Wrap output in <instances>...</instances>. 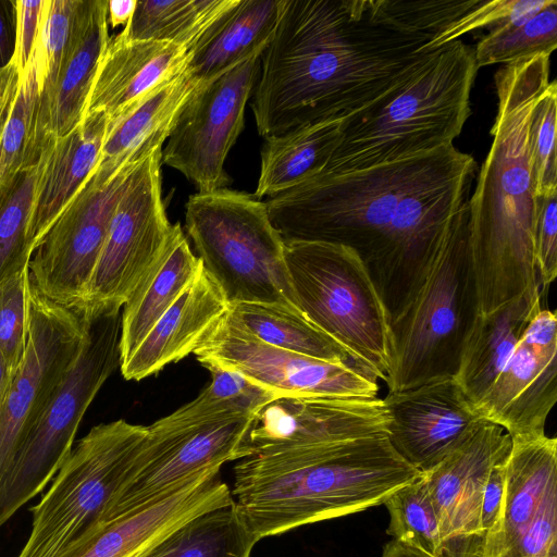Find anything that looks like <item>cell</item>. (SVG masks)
<instances>
[{
    "label": "cell",
    "instance_id": "6da1fadb",
    "mask_svg": "<svg viewBox=\"0 0 557 557\" xmlns=\"http://www.w3.org/2000/svg\"><path fill=\"white\" fill-rule=\"evenodd\" d=\"M476 173L454 144L381 165L320 172L265 201L284 242L350 248L367 267L392 322L411 301Z\"/></svg>",
    "mask_w": 557,
    "mask_h": 557
},
{
    "label": "cell",
    "instance_id": "7a4b0ae2",
    "mask_svg": "<svg viewBox=\"0 0 557 557\" xmlns=\"http://www.w3.org/2000/svg\"><path fill=\"white\" fill-rule=\"evenodd\" d=\"M430 40L391 22L379 0H280L251 101L258 133L345 119L428 60Z\"/></svg>",
    "mask_w": 557,
    "mask_h": 557
},
{
    "label": "cell",
    "instance_id": "3957f363",
    "mask_svg": "<svg viewBox=\"0 0 557 557\" xmlns=\"http://www.w3.org/2000/svg\"><path fill=\"white\" fill-rule=\"evenodd\" d=\"M549 70L550 54H536L503 65L494 75L498 108L492 145L468 200L479 314L542 293L534 257L539 197L529 129L533 110L550 82Z\"/></svg>",
    "mask_w": 557,
    "mask_h": 557
},
{
    "label": "cell",
    "instance_id": "277c9868",
    "mask_svg": "<svg viewBox=\"0 0 557 557\" xmlns=\"http://www.w3.org/2000/svg\"><path fill=\"white\" fill-rule=\"evenodd\" d=\"M420 474L387 437L364 438L243 458L231 493L260 541L381 505Z\"/></svg>",
    "mask_w": 557,
    "mask_h": 557
},
{
    "label": "cell",
    "instance_id": "5b68a950",
    "mask_svg": "<svg viewBox=\"0 0 557 557\" xmlns=\"http://www.w3.org/2000/svg\"><path fill=\"white\" fill-rule=\"evenodd\" d=\"M474 47L460 39L437 50L403 81L342 120L322 172L368 169L454 144L471 114Z\"/></svg>",
    "mask_w": 557,
    "mask_h": 557
},
{
    "label": "cell",
    "instance_id": "8992f818",
    "mask_svg": "<svg viewBox=\"0 0 557 557\" xmlns=\"http://www.w3.org/2000/svg\"><path fill=\"white\" fill-rule=\"evenodd\" d=\"M476 314L467 202L453 218L411 301L392 322L388 392L455 376Z\"/></svg>",
    "mask_w": 557,
    "mask_h": 557
},
{
    "label": "cell",
    "instance_id": "52a82bcc",
    "mask_svg": "<svg viewBox=\"0 0 557 557\" xmlns=\"http://www.w3.org/2000/svg\"><path fill=\"white\" fill-rule=\"evenodd\" d=\"M284 259L299 310L356 367L385 382L392 320L362 260L348 247L322 242H284Z\"/></svg>",
    "mask_w": 557,
    "mask_h": 557
},
{
    "label": "cell",
    "instance_id": "ba28073f",
    "mask_svg": "<svg viewBox=\"0 0 557 557\" xmlns=\"http://www.w3.org/2000/svg\"><path fill=\"white\" fill-rule=\"evenodd\" d=\"M185 222L206 270L228 305L276 304L299 310L284 259V240L265 201L222 188L189 196ZM300 311V310H299Z\"/></svg>",
    "mask_w": 557,
    "mask_h": 557
},
{
    "label": "cell",
    "instance_id": "9c48e42d",
    "mask_svg": "<svg viewBox=\"0 0 557 557\" xmlns=\"http://www.w3.org/2000/svg\"><path fill=\"white\" fill-rule=\"evenodd\" d=\"M122 308L86 312L83 348L0 475V528L50 484L91 401L120 367Z\"/></svg>",
    "mask_w": 557,
    "mask_h": 557
},
{
    "label": "cell",
    "instance_id": "30bf717a",
    "mask_svg": "<svg viewBox=\"0 0 557 557\" xmlns=\"http://www.w3.org/2000/svg\"><path fill=\"white\" fill-rule=\"evenodd\" d=\"M148 433V426L123 419L91 428L30 507V531L16 557H54L98 524L122 490Z\"/></svg>",
    "mask_w": 557,
    "mask_h": 557
},
{
    "label": "cell",
    "instance_id": "8fae6325",
    "mask_svg": "<svg viewBox=\"0 0 557 557\" xmlns=\"http://www.w3.org/2000/svg\"><path fill=\"white\" fill-rule=\"evenodd\" d=\"M140 160L98 162L35 248L29 277L49 299L81 308L115 207Z\"/></svg>",
    "mask_w": 557,
    "mask_h": 557
},
{
    "label": "cell",
    "instance_id": "7c38bea8",
    "mask_svg": "<svg viewBox=\"0 0 557 557\" xmlns=\"http://www.w3.org/2000/svg\"><path fill=\"white\" fill-rule=\"evenodd\" d=\"M88 315L45 296L28 283V332L23 360L0 413V475L75 363Z\"/></svg>",
    "mask_w": 557,
    "mask_h": 557
},
{
    "label": "cell",
    "instance_id": "4fadbf2b",
    "mask_svg": "<svg viewBox=\"0 0 557 557\" xmlns=\"http://www.w3.org/2000/svg\"><path fill=\"white\" fill-rule=\"evenodd\" d=\"M162 148L141 159L129 176L85 290V312L122 308L168 242L173 224L162 199Z\"/></svg>",
    "mask_w": 557,
    "mask_h": 557
},
{
    "label": "cell",
    "instance_id": "5bb4252c",
    "mask_svg": "<svg viewBox=\"0 0 557 557\" xmlns=\"http://www.w3.org/2000/svg\"><path fill=\"white\" fill-rule=\"evenodd\" d=\"M257 53L219 76L200 82L180 110L162 162L193 182L199 193L227 188L225 159L244 128L245 108L257 84Z\"/></svg>",
    "mask_w": 557,
    "mask_h": 557
},
{
    "label": "cell",
    "instance_id": "9a60e30c",
    "mask_svg": "<svg viewBox=\"0 0 557 557\" xmlns=\"http://www.w3.org/2000/svg\"><path fill=\"white\" fill-rule=\"evenodd\" d=\"M256 417L170 430L148 426L147 440L102 521L152 504L194 479L253 454Z\"/></svg>",
    "mask_w": 557,
    "mask_h": 557
},
{
    "label": "cell",
    "instance_id": "2e32d148",
    "mask_svg": "<svg viewBox=\"0 0 557 557\" xmlns=\"http://www.w3.org/2000/svg\"><path fill=\"white\" fill-rule=\"evenodd\" d=\"M194 355L205 368L237 371L281 397L376 398L377 380L354 363L330 362L264 344L225 313Z\"/></svg>",
    "mask_w": 557,
    "mask_h": 557
},
{
    "label": "cell",
    "instance_id": "e0dca14e",
    "mask_svg": "<svg viewBox=\"0 0 557 557\" xmlns=\"http://www.w3.org/2000/svg\"><path fill=\"white\" fill-rule=\"evenodd\" d=\"M483 557H557L556 437H511L502 511Z\"/></svg>",
    "mask_w": 557,
    "mask_h": 557
},
{
    "label": "cell",
    "instance_id": "ac0fdd59",
    "mask_svg": "<svg viewBox=\"0 0 557 557\" xmlns=\"http://www.w3.org/2000/svg\"><path fill=\"white\" fill-rule=\"evenodd\" d=\"M511 436L483 420L430 471L422 473L442 536V557H483L480 511L491 469L506 458Z\"/></svg>",
    "mask_w": 557,
    "mask_h": 557
},
{
    "label": "cell",
    "instance_id": "d6986e66",
    "mask_svg": "<svg viewBox=\"0 0 557 557\" xmlns=\"http://www.w3.org/2000/svg\"><path fill=\"white\" fill-rule=\"evenodd\" d=\"M557 400V318L542 308L529 321L503 369L475 407L511 437L545 433Z\"/></svg>",
    "mask_w": 557,
    "mask_h": 557
},
{
    "label": "cell",
    "instance_id": "ffe728a7",
    "mask_svg": "<svg viewBox=\"0 0 557 557\" xmlns=\"http://www.w3.org/2000/svg\"><path fill=\"white\" fill-rule=\"evenodd\" d=\"M388 423L379 397H280L257 413L249 441L253 454H269L387 437Z\"/></svg>",
    "mask_w": 557,
    "mask_h": 557
},
{
    "label": "cell",
    "instance_id": "44dd1931",
    "mask_svg": "<svg viewBox=\"0 0 557 557\" xmlns=\"http://www.w3.org/2000/svg\"><path fill=\"white\" fill-rule=\"evenodd\" d=\"M383 400L389 414L391 445L421 473L440 463L484 420L455 376L388 392Z\"/></svg>",
    "mask_w": 557,
    "mask_h": 557
},
{
    "label": "cell",
    "instance_id": "7402d4cb",
    "mask_svg": "<svg viewBox=\"0 0 557 557\" xmlns=\"http://www.w3.org/2000/svg\"><path fill=\"white\" fill-rule=\"evenodd\" d=\"M220 470L152 504L99 522L54 557H141L190 518L234 500Z\"/></svg>",
    "mask_w": 557,
    "mask_h": 557
},
{
    "label": "cell",
    "instance_id": "603a6c76",
    "mask_svg": "<svg viewBox=\"0 0 557 557\" xmlns=\"http://www.w3.org/2000/svg\"><path fill=\"white\" fill-rule=\"evenodd\" d=\"M109 39L108 0H86L55 82L48 94L39 97L28 149L29 164L81 124Z\"/></svg>",
    "mask_w": 557,
    "mask_h": 557
},
{
    "label": "cell",
    "instance_id": "cb8c5ba5",
    "mask_svg": "<svg viewBox=\"0 0 557 557\" xmlns=\"http://www.w3.org/2000/svg\"><path fill=\"white\" fill-rule=\"evenodd\" d=\"M187 49L163 41L133 40L121 30L110 37L99 61L85 114L103 112L108 124L128 113L178 75Z\"/></svg>",
    "mask_w": 557,
    "mask_h": 557
},
{
    "label": "cell",
    "instance_id": "d4e9b609",
    "mask_svg": "<svg viewBox=\"0 0 557 557\" xmlns=\"http://www.w3.org/2000/svg\"><path fill=\"white\" fill-rule=\"evenodd\" d=\"M227 310L222 288L200 260L189 285L120 363L122 375L140 381L194 354Z\"/></svg>",
    "mask_w": 557,
    "mask_h": 557
},
{
    "label": "cell",
    "instance_id": "484cf974",
    "mask_svg": "<svg viewBox=\"0 0 557 557\" xmlns=\"http://www.w3.org/2000/svg\"><path fill=\"white\" fill-rule=\"evenodd\" d=\"M107 128L103 112L87 113L75 129L54 143L29 223L34 250L98 164Z\"/></svg>",
    "mask_w": 557,
    "mask_h": 557
},
{
    "label": "cell",
    "instance_id": "4316f807",
    "mask_svg": "<svg viewBox=\"0 0 557 557\" xmlns=\"http://www.w3.org/2000/svg\"><path fill=\"white\" fill-rule=\"evenodd\" d=\"M543 295H525L490 313L475 315L455 375L474 410L496 380L529 321L543 308Z\"/></svg>",
    "mask_w": 557,
    "mask_h": 557
},
{
    "label": "cell",
    "instance_id": "83f0119b",
    "mask_svg": "<svg viewBox=\"0 0 557 557\" xmlns=\"http://www.w3.org/2000/svg\"><path fill=\"white\" fill-rule=\"evenodd\" d=\"M199 264L181 224H173L163 250L122 307L120 363L189 285Z\"/></svg>",
    "mask_w": 557,
    "mask_h": 557
},
{
    "label": "cell",
    "instance_id": "f1b7e54d",
    "mask_svg": "<svg viewBox=\"0 0 557 557\" xmlns=\"http://www.w3.org/2000/svg\"><path fill=\"white\" fill-rule=\"evenodd\" d=\"M280 0H235L188 50L186 69L199 82L210 81L269 45Z\"/></svg>",
    "mask_w": 557,
    "mask_h": 557
},
{
    "label": "cell",
    "instance_id": "f546056e",
    "mask_svg": "<svg viewBox=\"0 0 557 557\" xmlns=\"http://www.w3.org/2000/svg\"><path fill=\"white\" fill-rule=\"evenodd\" d=\"M199 83L185 67L124 116L108 124L99 162L122 165L163 147L180 110Z\"/></svg>",
    "mask_w": 557,
    "mask_h": 557
},
{
    "label": "cell",
    "instance_id": "4dcf8cb0",
    "mask_svg": "<svg viewBox=\"0 0 557 557\" xmlns=\"http://www.w3.org/2000/svg\"><path fill=\"white\" fill-rule=\"evenodd\" d=\"M341 122L329 120L264 137L253 195L271 198L322 172L338 141Z\"/></svg>",
    "mask_w": 557,
    "mask_h": 557
},
{
    "label": "cell",
    "instance_id": "1f68e13d",
    "mask_svg": "<svg viewBox=\"0 0 557 557\" xmlns=\"http://www.w3.org/2000/svg\"><path fill=\"white\" fill-rule=\"evenodd\" d=\"M228 319L260 342L311 358L352 363L347 351L295 309L276 304L228 305Z\"/></svg>",
    "mask_w": 557,
    "mask_h": 557
},
{
    "label": "cell",
    "instance_id": "d6a6232c",
    "mask_svg": "<svg viewBox=\"0 0 557 557\" xmlns=\"http://www.w3.org/2000/svg\"><path fill=\"white\" fill-rule=\"evenodd\" d=\"M258 542L233 500L190 518L141 557H250Z\"/></svg>",
    "mask_w": 557,
    "mask_h": 557
},
{
    "label": "cell",
    "instance_id": "836d02e7",
    "mask_svg": "<svg viewBox=\"0 0 557 557\" xmlns=\"http://www.w3.org/2000/svg\"><path fill=\"white\" fill-rule=\"evenodd\" d=\"M207 369L211 380L200 394L149 425L150 429L170 430L233 418L256 417L268 404L281 397L237 371L213 366Z\"/></svg>",
    "mask_w": 557,
    "mask_h": 557
},
{
    "label": "cell",
    "instance_id": "e575fe53",
    "mask_svg": "<svg viewBox=\"0 0 557 557\" xmlns=\"http://www.w3.org/2000/svg\"><path fill=\"white\" fill-rule=\"evenodd\" d=\"M235 0H137L131 21L123 27L133 40L173 44L187 49Z\"/></svg>",
    "mask_w": 557,
    "mask_h": 557
},
{
    "label": "cell",
    "instance_id": "d590c367",
    "mask_svg": "<svg viewBox=\"0 0 557 557\" xmlns=\"http://www.w3.org/2000/svg\"><path fill=\"white\" fill-rule=\"evenodd\" d=\"M53 145L0 186V282L28 269L34 252L29 223Z\"/></svg>",
    "mask_w": 557,
    "mask_h": 557
},
{
    "label": "cell",
    "instance_id": "8d00e7d4",
    "mask_svg": "<svg viewBox=\"0 0 557 557\" xmlns=\"http://www.w3.org/2000/svg\"><path fill=\"white\" fill-rule=\"evenodd\" d=\"M557 47V1L537 12L508 22L483 36L474 47L476 67L510 64L536 54H552Z\"/></svg>",
    "mask_w": 557,
    "mask_h": 557
},
{
    "label": "cell",
    "instance_id": "74e56055",
    "mask_svg": "<svg viewBox=\"0 0 557 557\" xmlns=\"http://www.w3.org/2000/svg\"><path fill=\"white\" fill-rule=\"evenodd\" d=\"M383 504L389 516L386 533L393 540L442 557L440 524L422 473Z\"/></svg>",
    "mask_w": 557,
    "mask_h": 557
},
{
    "label": "cell",
    "instance_id": "f35d334b",
    "mask_svg": "<svg viewBox=\"0 0 557 557\" xmlns=\"http://www.w3.org/2000/svg\"><path fill=\"white\" fill-rule=\"evenodd\" d=\"M39 94L37 60L33 51L26 69L20 74L16 92L0 126V186L30 165L28 149Z\"/></svg>",
    "mask_w": 557,
    "mask_h": 557
},
{
    "label": "cell",
    "instance_id": "ab89813d",
    "mask_svg": "<svg viewBox=\"0 0 557 557\" xmlns=\"http://www.w3.org/2000/svg\"><path fill=\"white\" fill-rule=\"evenodd\" d=\"M86 0H45L40 32L34 49L39 97L52 88L72 42Z\"/></svg>",
    "mask_w": 557,
    "mask_h": 557
},
{
    "label": "cell",
    "instance_id": "60d3db41",
    "mask_svg": "<svg viewBox=\"0 0 557 557\" xmlns=\"http://www.w3.org/2000/svg\"><path fill=\"white\" fill-rule=\"evenodd\" d=\"M556 115L557 85L550 81L533 110L529 129L537 197L557 193Z\"/></svg>",
    "mask_w": 557,
    "mask_h": 557
},
{
    "label": "cell",
    "instance_id": "b9f144b4",
    "mask_svg": "<svg viewBox=\"0 0 557 557\" xmlns=\"http://www.w3.org/2000/svg\"><path fill=\"white\" fill-rule=\"evenodd\" d=\"M28 283V269L0 282V351L13 376L27 342Z\"/></svg>",
    "mask_w": 557,
    "mask_h": 557
},
{
    "label": "cell",
    "instance_id": "7bdbcfd3",
    "mask_svg": "<svg viewBox=\"0 0 557 557\" xmlns=\"http://www.w3.org/2000/svg\"><path fill=\"white\" fill-rule=\"evenodd\" d=\"M549 0H476L467 12L448 24L428 44L431 51L437 50L467 33L488 28L494 30L510 21L531 15L543 9Z\"/></svg>",
    "mask_w": 557,
    "mask_h": 557
},
{
    "label": "cell",
    "instance_id": "ee69618b",
    "mask_svg": "<svg viewBox=\"0 0 557 557\" xmlns=\"http://www.w3.org/2000/svg\"><path fill=\"white\" fill-rule=\"evenodd\" d=\"M384 15L399 27L434 38L476 0H379Z\"/></svg>",
    "mask_w": 557,
    "mask_h": 557
},
{
    "label": "cell",
    "instance_id": "f6af8a7d",
    "mask_svg": "<svg viewBox=\"0 0 557 557\" xmlns=\"http://www.w3.org/2000/svg\"><path fill=\"white\" fill-rule=\"evenodd\" d=\"M534 257L541 292L545 294L557 275V193L539 197Z\"/></svg>",
    "mask_w": 557,
    "mask_h": 557
},
{
    "label": "cell",
    "instance_id": "bcb514c9",
    "mask_svg": "<svg viewBox=\"0 0 557 557\" xmlns=\"http://www.w3.org/2000/svg\"><path fill=\"white\" fill-rule=\"evenodd\" d=\"M45 0H16V37L12 61L20 74L26 69L40 32Z\"/></svg>",
    "mask_w": 557,
    "mask_h": 557
},
{
    "label": "cell",
    "instance_id": "7dc6e473",
    "mask_svg": "<svg viewBox=\"0 0 557 557\" xmlns=\"http://www.w3.org/2000/svg\"><path fill=\"white\" fill-rule=\"evenodd\" d=\"M506 459L507 457L494 465L484 486L480 511V525L484 539L495 528L500 516L505 488Z\"/></svg>",
    "mask_w": 557,
    "mask_h": 557
},
{
    "label": "cell",
    "instance_id": "c3c4849f",
    "mask_svg": "<svg viewBox=\"0 0 557 557\" xmlns=\"http://www.w3.org/2000/svg\"><path fill=\"white\" fill-rule=\"evenodd\" d=\"M16 37V0H0V69L14 55Z\"/></svg>",
    "mask_w": 557,
    "mask_h": 557
},
{
    "label": "cell",
    "instance_id": "681fc988",
    "mask_svg": "<svg viewBox=\"0 0 557 557\" xmlns=\"http://www.w3.org/2000/svg\"><path fill=\"white\" fill-rule=\"evenodd\" d=\"M20 82V72L11 61L0 69V126L3 123Z\"/></svg>",
    "mask_w": 557,
    "mask_h": 557
},
{
    "label": "cell",
    "instance_id": "f907efd6",
    "mask_svg": "<svg viewBox=\"0 0 557 557\" xmlns=\"http://www.w3.org/2000/svg\"><path fill=\"white\" fill-rule=\"evenodd\" d=\"M137 0H108V25L125 26L132 18Z\"/></svg>",
    "mask_w": 557,
    "mask_h": 557
},
{
    "label": "cell",
    "instance_id": "816d5d0a",
    "mask_svg": "<svg viewBox=\"0 0 557 557\" xmlns=\"http://www.w3.org/2000/svg\"><path fill=\"white\" fill-rule=\"evenodd\" d=\"M381 557H432L429 554L401 542L391 540L384 547Z\"/></svg>",
    "mask_w": 557,
    "mask_h": 557
},
{
    "label": "cell",
    "instance_id": "f5cc1de1",
    "mask_svg": "<svg viewBox=\"0 0 557 557\" xmlns=\"http://www.w3.org/2000/svg\"><path fill=\"white\" fill-rule=\"evenodd\" d=\"M13 374L11 373L4 357L0 351V413L10 387Z\"/></svg>",
    "mask_w": 557,
    "mask_h": 557
}]
</instances>
